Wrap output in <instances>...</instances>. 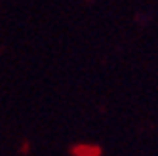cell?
I'll return each mask as SVG.
<instances>
[{
  "mask_svg": "<svg viewBox=\"0 0 158 156\" xmlns=\"http://www.w3.org/2000/svg\"><path fill=\"white\" fill-rule=\"evenodd\" d=\"M73 156H101L99 145H89V143H78L71 147Z\"/></svg>",
  "mask_w": 158,
  "mask_h": 156,
  "instance_id": "1",
  "label": "cell"
}]
</instances>
